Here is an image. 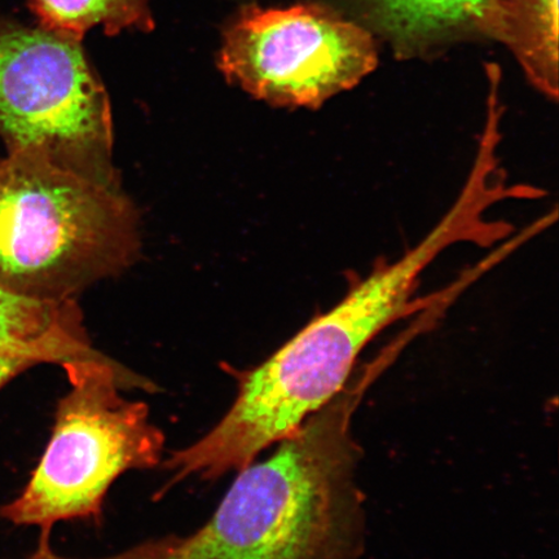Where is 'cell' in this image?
<instances>
[{
    "label": "cell",
    "instance_id": "12",
    "mask_svg": "<svg viewBox=\"0 0 559 559\" xmlns=\"http://www.w3.org/2000/svg\"><path fill=\"white\" fill-rule=\"evenodd\" d=\"M32 367L29 361L0 354V389Z\"/></svg>",
    "mask_w": 559,
    "mask_h": 559
},
{
    "label": "cell",
    "instance_id": "4",
    "mask_svg": "<svg viewBox=\"0 0 559 559\" xmlns=\"http://www.w3.org/2000/svg\"><path fill=\"white\" fill-rule=\"evenodd\" d=\"M62 368L70 389L56 409L50 442L24 491L0 509L19 526L52 531L61 521H99L117 478L163 460L165 435L152 424L148 405L121 394L155 391V383L103 354Z\"/></svg>",
    "mask_w": 559,
    "mask_h": 559
},
{
    "label": "cell",
    "instance_id": "2",
    "mask_svg": "<svg viewBox=\"0 0 559 559\" xmlns=\"http://www.w3.org/2000/svg\"><path fill=\"white\" fill-rule=\"evenodd\" d=\"M394 359L389 349L354 369L344 389L269 459L240 471L212 519L180 537L171 559H358L366 498L353 418Z\"/></svg>",
    "mask_w": 559,
    "mask_h": 559
},
{
    "label": "cell",
    "instance_id": "3",
    "mask_svg": "<svg viewBox=\"0 0 559 559\" xmlns=\"http://www.w3.org/2000/svg\"><path fill=\"white\" fill-rule=\"evenodd\" d=\"M138 250L135 210L115 169L40 150L0 157V285L40 300L73 299Z\"/></svg>",
    "mask_w": 559,
    "mask_h": 559
},
{
    "label": "cell",
    "instance_id": "5",
    "mask_svg": "<svg viewBox=\"0 0 559 559\" xmlns=\"http://www.w3.org/2000/svg\"><path fill=\"white\" fill-rule=\"evenodd\" d=\"M0 138L7 152L114 167L109 97L81 41L0 17Z\"/></svg>",
    "mask_w": 559,
    "mask_h": 559
},
{
    "label": "cell",
    "instance_id": "9",
    "mask_svg": "<svg viewBox=\"0 0 559 559\" xmlns=\"http://www.w3.org/2000/svg\"><path fill=\"white\" fill-rule=\"evenodd\" d=\"M558 0H489L481 15L484 40L504 45L531 86L557 103Z\"/></svg>",
    "mask_w": 559,
    "mask_h": 559
},
{
    "label": "cell",
    "instance_id": "1",
    "mask_svg": "<svg viewBox=\"0 0 559 559\" xmlns=\"http://www.w3.org/2000/svg\"><path fill=\"white\" fill-rule=\"evenodd\" d=\"M495 204V194L484 183L467 179L449 213L400 260L382 262L354 283L337 305L261 366L227 367L237 382L233 407L206 436L171 453L165 463L173 474L167 486L239 473L269 447L295 435L307 417L344 389L362 349L407 317L419 278L440 254L459 242L488 248L501 239V221L487 219Z\"/></svg>",
    "mask_w": 559,
    "mask_h": 559
},
{
    "label": "cell",
    "instance_id": "7",
    "mask_svg": "<svg viewBox=\"0 0 559 559\" xmlns=\"http://www.w3.org/2000/svg\"><path fill=\"white\" fill-rule=\"evenodd\" d=\"M388 44L397 60H435L467 41H485L489 0H320Z\"/></svg>",
    "mask_w": 559,
    "mask_h": 559
},
{
    "label": "cell",
    "instance_id": "6",
    "mask_svg": "<svg viewBox=\"0 0 559 559\" xmlns=\"http://www.w3.org/2000/svg\"><path fill=\"white\" fill-rule=\"evenodd\" d=\"M379 66L373 35L323 2L248 5L225 32L218 67L230 83L280 108L317 110Z\"/></svg>",
    "mask_w": 559,
    "mask_h": 559
},
{
    "label": "cell",
    "instance_id": "10",
    "mask_svg": "<svg viewBox=\"0 0 559 559\" xmlns=\"http://www.w3.org/2000/svg\"><path fill=\"white\" fill-rule=\"evenodd\" d=\"M29 7L44 29L76 41L95 26L109 35L153 29L148 0H29Z\"/></svg>",
    "mask_w": 559,
    "mask_h": 559
},
{
    "label": "cell",
    "instance_id": "8",
    "mask_svg": "<svg viewBox=\"0 0 559 559\" xmlns=\"http://www.w3.org/2000/svg\"><path fill=\"white\" fill-rule=\"evenodd\" d=\"M0 354L31 365H58L96 358L73 299L40 300L0 285Z\"/></svg>",
    "mask_w": 559,
    "mask_h": 559
},
{
    "label": "cell",
    "instance_id": "11",
    "mask_svg": "<svg viewBox=\"0 0 559 559\" xmlns=\"http://www.w3.org/2000/svg\"><path fill=\"white\" fill-rule=\"evenodd\" d=\"M51 530H41L37 550L26 559H73L55 554L50 544ZM180 542L179 536L164 537L136 545L135 548L122 551L116 556L100 559H170Z\"/></svg>",
    "mask_w": 559,
    "mask_h": 559
}]
</instances>
